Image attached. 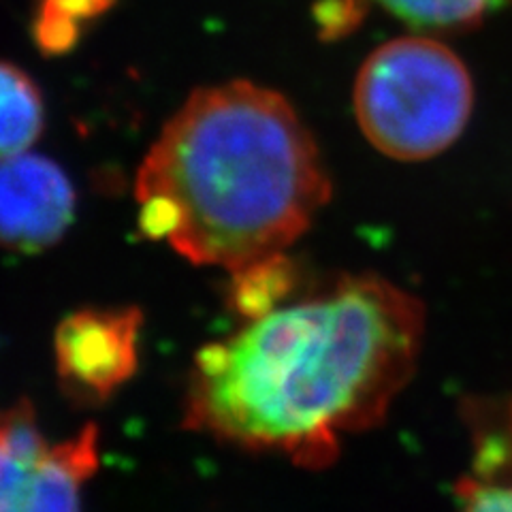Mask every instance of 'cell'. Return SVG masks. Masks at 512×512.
<instances>
[{"label":"cell","mask_w":512,"mask_h":512,"mask_svg":"<svg viewBox=\"0 0 512 512\" xmlns=\"http://www.w3.org/2000/svg\"><path fill=\"white\" fill-rule=\"evenodd\" d=\"M114 0H41L35 22L37 43L45 52H67L82 26L99 18Z\"/></svg>","instance_id":"cell-10"},{"label":"cell","mask_w":512,"mask_h":512,"mask_svg":"<svg viewBox=\"0 0 512 512\" xmlns=\"http://www.w3.org/2000/svg\"><path fill=\"white\" fill-rule=\"evenodd\" d=\"M423 335L414 295L378 276H344L205 346L192 367L186 425L325 468L344 438L391 410Z\"/></svg>","instance_id":"cell-1"},{"label":"cell","mask_w":512,"mask_h":512,"mask_svg":"<svg viewBox=\"0 0 512 512\" xmlns=\"http://www.w3.org/2000/svg\"><path fill=\"white\" fill-rule=\"evenodd\" d=\"M141 323L137 308H86L64 318L54 342L64 389L86 402L116 393L137 372Z\"/></svg>","instance_id":"cell-5"},{"label":"cell","mask_w":512,"mask_h":512,"mask_svg":"<svg viewBox=\"0 0 512 512\" xmlns=\"http://www.w3.org/2000/svg\"><path fill=\"white\" fill-rule=\"evenodd\" d=\"M99 468V431L50 442L26 402L0 410V512H82V487Z\"/></svg>","instance_id":"cell-4"},{"label":"cell","mask_w":512,"mask_h":512,"mask_svg":"<svg viewBox=\"0 0 512 512\" xmlns=\"http://www.w3.org/2000/svg\"><path fill=\"white\" fill-rule=\"evenodd\" d=\"M461 512H512V483L485 470L466 476L457 487Z\"/></svg>","instance_id":"cell-11"},{"label":"cell","mask_w":512,"mask_h":512,"mask_svg":"<svg viewBox=\"0 0 512 512\" xmlns=\"http://www.w3.org/2000/svg\"><path fill=\"white\" fill-rule=\"evenodd\" d=\"M293 265L286 254L254 263L233 274V303L250 320L278 308L293 288Z\"/></svg>","instance_id":"cell-9"},{"label":"cell","mask_w":512,"mask_h":512,"mask_svg":"<svg viewBox=\"0 0 512 512\" xmlns=\"http://www.w3.org/2000/svg\"><path fill=\"white\" fill-rule=\"evenodd\" d=\"M75 207L73 182L56 160L30 150L0 160V246L50 248L69 231Z\"/></svg>","instance_id":"cell-6"},{"label":"cell","mask_w":512,"mask_h":512,"mask_svg":"<svg viewBox=\"0 0 512 512\" xmlns=\"http://www.w3.org/2000/svg\"><path fill=\"white\" fill-rule=\"evenodd\" d=\"M395 18L421 30L474 28L487 13L512 5V0H378Z\"/></svg>","instance_id":"cell-8"},{"label":"cell","mask_w":512,"mask_h":512,"mask_svg":"<svg viewBox=\"0 0 512 512\" xmlns=\"http://www.w3.org/2000/svg\"><path fill=\"white\" fill-rule=\"evenodd\" d=\"M474 105L472 77L457 54L429 37L380 45L359 69L355 114L376 150L395 160H427L451 148Z\"/></svg>","instance_id":"cell-3"},{"label":"cell","mask_w":512,"mask_h":512,"mask_svg":"<svg viewBox=\"0 0 512 512\" xmlns=\"http://www.w3.org/2000/svg\"><path fill=\"white\" fill-rule=\"evenodd\" d=\"M45 126V105L32 77L0 60V160L28 152Z\"/></svg>","instance_id":"cell-7"},{"label":"cell","mask_w":512,"mask_h":512,"mask_svg":"<svg viewBox=\"0 0 512 512\" xmlns=\"http://www.w3.org/2000/svg\"><path fill=\"white\" fill-rule=\"evenodd\" d=\"M329 197L327 167L297 109L246 79L192 92L135 180L143 235L231 274L284 254Z\"/></svg>","instance_id":"cell-2"}]
</instances>
